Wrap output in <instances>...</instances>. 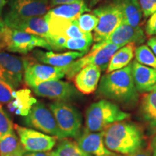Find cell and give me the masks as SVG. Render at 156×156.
<instances>
[{
	"label": "cell",
	"mask_w": 156,
	"mask_h": 156,
	"mask_svg": "<svg viewBox=\"0 0 156 156\" xmlns=\"http://www.w3.org/2000/svg\"><path fill=\"white\" fill-rule=\"evenodd\" d=\"M150 149H151V156H156V134L152 137Z\"/></svg>",
	"instance_id": "74e56055"
},
{
	"label": "cell",
	"mask_w": 156,
	"mask_h": 156,
	"mask_svg": "<svg viewBox=\"0 0 156 156\" xmlns=\"http://www.w3.org/2000/svg\"><path fill=\"white\" fill-rule=\"evenodd\" d=\"M23 73V58L5 52H0V78L15 89L22 83Z\"/></svg>",
	"instance_id": "5bb4252c"
},
{
	"label": "cell",
	"mask_w": 156,
	"mask_h": 156,
	"mask_svg": "<svg viewBox=\"0 0 156 156\" xmlns=\"http://www.w3.org/2000/svg\"><path fill=\"white\" fill-rule=\"evenodd\" d=\"M80 1V0H50V6L54 7V6L67 5V4H71L75 2Z\"/></svg>",
	"instance_id": "e575fe53"
},
{
	"label": "cell",
	"mask_w": 156,
	"mask_h": 156,
	"mask_svg": "<svg viewBox=\"0 0 156 156\" xmlns=\"http://www.w3.org/2000/svg\"><path fill=\"white\" fill-rule=\"evenodd\" d=\"M36 47L52 50L48 42L41 37L12 29L6 25L0 30V52L7 51L25 54Z\"/></svg>",
	"instance_id": "277c9868"
},
{
	"label": "cell",
	"mask_w": 156,
	"mask_h": 156,
	"mask_svg": "<svg viewBox=\"0 0 156 156\" xmlns=\"http://www.w3.org/2000/svg\"><path fill=\"white\" fill-rule=\"evenodd\" d=\"M49 108L55 117L63 139L77 138L80 134L83 118L77 108L68 102L55 101L50 103Z\"/></svg>",
	"instance_id": "8992f818"
},
{
	"label": "cell",
	"mask_w": 156,
	"mask_h": 156,
	"mask_svg": "<svg viewBox=\"0 0 156 156\" xmlns=\"http://www.w3.org/2000/svg\"><path fill=\"white\" fill-rule=\"evenodd\" d=\"M124 22L132 27H140L143 17L139 0H118Z\"/></svg>",
	"instance_id": "d4e9b609"
},
{
	"label": "cell",
	"mask_w": 156,
	"mask_h": 156,
	"mask_svg": "<svg viewBox=\"0 0 156 156\" xmlns=\"http://www.w3.org/2000/svg\"><path fill=\"white\" fill-rule=\"evenodd\" d=\"M6 3H7L6 0H0V16H1L2 13L3 9L6 5Z\"/></svg>",
	"instance_id": "b9f144b4"
},
{
	"label": "cell",
	"mask_w": 156,
	"mask_h": 156,
	"mask_svg": "<svg viewBox=\"0 0 156 156\" xmlns=\"http://www.w3.org/2000/svg\"><path fill=\"white\" fill-rule=\"evenodd\" d=\"M145 34L148 36H156V12L150 17L145 25Z\"/></svg>",
	"instance_id": "836d02e7"
},
{
	"label": "cell",
	"mask_w": 156,
	"mask_h": 156,
	"mask_svg": "<svg viewBox=\"0 0 156 156\" xmlns=\"http://www.w3.org/2000/svg\"><path fill=\"white\" fill-rule=\"evenodd\" d=\"M117 156V155H116ZM119 156H151V151H148L147 150H140L134 153L127 154V155H121Z\"/></svg>",
	"instance_id": "d590c367"
},
{
	"label": "cell",
	"mask_w": 156,
	"mask_h": 156,
	"mask_svg": "<svg viewBox=\"0 0 156 156\" xmlns=\"http://www.w3.org/2000/svg\"><path fill=\"white\" fill-rule=\"evenodd\" d=\"M134 56L140 64L156 69V56L147 45H140L136 47Z\"/></svg>",
	"instance_id": "4316f807"
},
{
	"label": "cell",
	"mask_w": 156,
	"mask_h": 156,
	"mask_svg": "<svg viewBox=\"0 0 156 156\" xmlns=\"http://www.w3.org/2000/svg\"><path fill=\"white\" fill-rule=\"evenodd\" d=\"M147 45L151 48V49L153 51L154 54H155L156 56V37H151L147 41Z\"/></svg>",
	"instance_id": "8d00e7d4"
},
{
	"label": "cell",
	"mask_w": 156,
	"mask_h": 156,
	"mask_svg": "<svg viewBox=\"0 0 156 156\" xmlns=\"http://www.w3.org/2000/svg\"><path fill=\"white\" fill-rule=\"evenodd\" d=\"M132 73L138 93H149L153 90L156 83V69L142 65L134 60L132 62Z\"/></svg>",
	"instance_id": "ffe728a7"
},
{
	"label": "cell",
	"mask_w": 156,
	"mask_h": 156,
	"mask_svg": "<svg viewBox=\"0 0 156 156\" xmlns=\"http://www.w3.org/2000/svg\"><path fill=\"white\" fill-rule=\"evenodd\" d=\"M130 114L122 110L112 101L106 99L93 103L85 112V128L89 132H102L114 123L124 121Z\"/></svg>",
	"instance_id": "3957f363"
},
{
	"label": "cell",
	"mask_w": 156,
	"mask_h": 156,
	"mask_svg": "<svg viewBox=\"0 0 156 156\" xmlns=\"http://www.w3.org/2000/svg\"><path fill=\"white\" fill-rule=\"evenodd\" d=\"M77 21L78 26L83 33L91 34V32L96 28L98 19L95 15L85 13L78 17Z\"/></svg>",
	"instance_id": "f546056e"
},
{
	"label": "cell",
	"mask_w": 156,
	"mask_h": 156,
	"mask_svg": "<svg viewBox=\"0 0 156 156\" xmlns=\"http://www.w3.org/2000/svg\"><path fill=\"white\" fill-rule=\"evenodd\" d=\"M101 72L100 67L92 64L83 67L74 78L77 90L86 95L95 92L100 82Z\"/></svg>",
	"instance_id": "ac0fdd59"
},
{
	"label": "cell",
	"mask_w": 156,
	"mask_h": 156,
	"mask_svg": "<svg viewBox=\"0 0 156 156\" xmlns=\"http://www.w3.org/2000/svg\"><path fill=\"white\" fill-rule=\"evenodd\" d=\"M85 53L80 51H68L64 53H54L51 51L44 52L41 50L33 51V56L37 61L44 64L56 67H65L78 58L85 56Z\"/></svg>",
	"instance_id": "d6986e66"
},
{
	"label": "cell",
	"mask_w": 156,
	"mask_h": 156,
	"mask_svg": "<svg viewBox=\"0 0 156 156\" xmlns=\"http://www.w3.org/2000/svg\"><path fill=\"white\" fill-rule=\"evenodd\" d=\"M93 42V35L92 34H88L86 36L83 37V38L67 39L64 46V48L83 52L86 54L88 52Z\"/></svg>",
	"instance_id": "83f0119b"
},
{
	"label": "cell",
	"mask_w": 156,
	"mask_h": 156,
	"mask_svg": "<svg viewBox=\"0 0 156 156\" xmlns=\"http://www.w3.org/2000/svg\"><path fill=\"white\" fill-rule=\"evenodd\" d=\"M23 63L25 83L31 88L45 82L58 80L65 77L64 67L38 64L28 58H23Z\"/></svg>",
	"instance_id": "9c48e42d"
},
{
	"label": "cell",
	"mask_w": 156,
	"mask_h": 156,
	"mask_svg": "<svg viewBox=\"0 0 156 156\" xmlns=\"http://www.w3.org/2000/svg\"><path fill=\"white\" fill-rule=\"evenodd\" d=\"M135 48L134 44H129L120 48L109 61L106 73H112L113 71L123 69L129 65L134 56Z\"/></svg>",
	"instance_id": "cb8c5ba5"
},
{
	"label": "cell",
	"mask_w": 156,
	"mask_h": 156,
	"mask_svg": "<svg viewBox=\"0 0 156 156\" xmlns=\"http://www.w3.org/2000/svg\"><path fill=\"white\" fill-rule=\"evenodd\" d=\"M101 1H102V0H87V2H88L87 5H88V7L90 8V7H94V6L96 5L97 4H98Z\"/></svg>",
	"instance_id": "60d3db41"
},
{
	"label": "cell",
	"mask_w": 156,
	"mask_h": 156,
	"mask_svg": "<svg viewBox=\"0 0 156 156\" xmlns=\"http://www.w3.org/2000/svg\"><path fill=\"white\" fill-rule=\"evenodd\" d=\"M80 151H81V149L78 146L77 142L64 138L51 153V156H74Z\"/></svg>",
	"instance_id": "f1b7e54d"
},
{
	"label": "cell",
	"mask_w": 156,
	"mask_h": 156,
	"mask_svg": "<svg viewBox=\"0 0 156 156\" xmlns=\"http://www.w3.org/2000/svg\"><path fill=\"white\" fill-rule=\"evenodd\" d=\"M5 26V23H4L3 20H2L1 18H0V30H1Z\"/></svg>",
	"instance_id": "ee69618b"
},
{
	"label": "cell",
	"mask_w": 156,
	"mask_h": 156,
	"mask_svg": "<svg viewBox=\"0 0 156 156\" xmlns=\"http://www.w3.org/2000/svg\"><path fill=\"white\" fill-rule=\"evenodd\" d=\"M25 125L44 133L62 140V135L58 127L53 113L41 102H36L29 114L25 116Z\"/></svg>",
	"instance_id": "ba28073f"
},
{
	"label": "cell",
	"mask_w": 156,
	"mask_h": 156,
	"mask_svg": "<svg viewBox=\"0 0 156 156\" xmlns=\"http://www.w3.org/2000/svg\"><path fill=\"white\" fill-rule=\"evenodd\" d=\"M93 14L98 19L93 35V41L95 43L103 42L124 20L122 8L118 0L99 6L93 9Z\"/></svg>",
	"instance_id": "52a82bcc"
},
{
	"label": "cell",
	"mask_w": 156,
	"mask_h": 156,
	"mask_svg": "<svg viewBox=\"0 0 156 156\" xmlns=\"http://www.w3.org/2000/svg\"><path fill=\"white\" fill-rule=\"evenodd\" d=\"M32 89L38 96L47 98L56 101L69 102L80 96L77 89L73 84L59 80L45 82Z\"/></svg>",
	"instance_id": "8fae6325"
},
{
	"label": "cell",
	"mask_w": 156,
	"mask_h": 156,
	"mask_svg": "<svg viewBox=\"0 0 156 156\" xmlns=\"http://www.w3.org/2000/svg\"><path fill=\"white\" fill-rule=\"evenodd\" d=\"M14 129L18 134L23 149L28 153L50 151L56 143L57 138L55 136L47 135L33 129L23 127L18 124H15Z\"/></svg>",
	"instance_id": "30bf717a"
},
{
	"label": "cell",
	"mask_w": 156,
	"mask_h": 156,
	"mask_svg": "<svg viewBox=\"0 0 156 156\" xmlns=\"http://www.w3.org/2000/svg\"><path fill=\"white\" fill-rule=\"evenodd\" d=\"M140 114L144 122L151 128L156 129V92L151 91L142 97Z\"/></svg>",
	"instance_id": "603a6c76"
},
{
	"label": "cell",
	"mask_w": 156,
	"mask_h": 156,
	"mask_svg": "<svg viewBox=\"0 0 156 156\" xmlns=\"http://www.w3.org/2000/svg\"><path fill=\"white\" fill-rule=\"evenodd\" d=\"M152 91H155V92H156V83H155V86L153 87V90H152Z\"/></svg>",
	"instance_id": "f6af8a7d"
},
{
	"label": "cell",
	"mask_w": 156,
	"mask_h": 156,
	"mask_svg": "<svg viewBox=\"0 0 156 156\" xmlns=\"http://www.w3.org/2000/svg\"><path fill=\"white\" fill-rule=\"evenodd\" d=\"M24 156H51V153L50 151L31 152V153H26Z\"/></svg>",
	"instance_id": "f35d334b"
},
{
	"label": "cell",
	"mask_w": 156,
	"mask_h": 156,
	"mask_svg": "<svg viewBox=\"0 0 156 156\" xmlns=\"http://www.w3.org/2000/svg\"><path fill=\"white\" fill-rule=\"evenodd\" d=\"M48 0H9L4 15L30 17H44L49 9Z\"/></svg>",
	"instance_id": "4fadbf2b"
},
{
	"label": "cell",
	"mask_w": 156,
	"mask_h": 156,
	"mask_svg": "<svg viewBox=\"0 0 156 156\" xmlns=\"http://www.w3.org/2000/svg\"><path fill=\"white\" fill-rule=\"evenodd\" d=\"M146 40V34L140 27L131 26L123 21L119 26L117 27L108 38L102 42L103 44H112L119 46L120 47L129 44L142 45Z\"/></svg>",
	"instance_id": "9a60e30c"
},
{
	"label": "cell",
	"mask_w": 156,
	"mask_h": 156,
	"mask_svg": "<svg viewBox=\"0 0 156 156\" xmlns=\"http://www.w3.org/2000/svg\"><path fill=\"white\" fill-rule=\"evenodd\" d=\"M37 102L28 89H21L15 91L13 99L7 104V108L13 114L20 116H26L34 105Z\"/></svg>",
	"instance_id": "44dd1931"
},
{
	"label": "cell",
	"mask_w": 156,
	"mask_h": 156,
	"mask_svg": "<svg viewBox=\"0 0 156 156\" xmlns=\"http://www.w3.org/2000/svg\"><path fill=\"white\" fill-rule=\"evenodd\" d=\"M3 21L8 28L41 37L46 41L50 36L48 23L44 16L20 17L4 15Z\"/></svg>",
	"instance_id": "7c38bea8"
},
{
	"label": "cell",
	"mask_w": 156,
	"mask_h": 156,
	"mask_svg": "<svg viewBox=\"0 0 156 156\" xmlns=\"http://www.w3.org/2000/svg\"><path fill=\"white\" fill-rule=\"evenodd\" d=\"M25 150L23 149V147H21L20 149H19L18 151L15 152L14 153L11 154L9 156H24L25 155Z\"/></svg>",
	"instance_id": "ab89813d"
},
{
	"label": "cell",
	"mask_w": 156,
	"mask_h": 156,
	"mask_svg": "<svg viewBox=\"0 0 156 156\" xmlns=\"http://www.w3.org/2000/svg\"><path fill=\"white\" fill-rule=\"evenodd\" d=\"M49 29V37H64L67 39L83 38L88 34H85L80 29L77 20H67L52 17L45 15Z\"/></svg>",
	"instance_id": "e0dca14e"
},
{
	"label": "cell",
	"mask_w": 156,
	"mask_h": 156,
	"mask_svg": "<svg viewBox=\"0 0 156 156\" xmlns=\"http://www.w3.org/2000/svg\"><path fill=\"white\" fill-rule=\"evenodd\" d=\"M77 143L82 151L94 156H116L106 147L103 132H89L86 129L77 137Z\"/></svg>",
	"instance_id": "2e32d148"
},
{
	"label": "cell",
	"mask_w": 156,
	"mask_h": 156,
	"mask_svg": "<svg viewBox=\"0 0 156 156\" xmlns=\"http://www.w3.org/2000/svg\"><path fill=\"white\" fill-rule=\"evenodd\" d=\"M14 130V125L0 104V137Z\"/></svg>",
	"instance_id": "1f68e13d"
},
{
	"label": "cell",
	"mask_w": 156,
	"mask_h": 156,
	"mask_svg": "<svg viewBox=\"0 0 156 156\" xmlns=\"http://www.w3.org/2000/svg\"><path fill=\"white\" fill-rule=\"evenodd\" d=\"M97 92L115 103L124 106L135 104L139 95L132 77V63L123 69L105 74L100 80Z\"/></svg>",
	"instance_id": "6da1fadb"
},
{
	"label": "cell",
	"mask_w": 156,
	"mask_h": 156,
	"mask_svg": "<svg viewBox=\"0 0 156 156\" xmlns=\"http://www.w3.org/2000/svg\"><path fill=\"white\" fill-rule=\"evenodd\" d=\"M89 11H90V8L85 0H80L71 4L57 6L50 9L46 15L58 18L77 20L81 15L84 14L85 12Z\"/></svg>",
	"instance_id": "7402d4cb"
},
{
	"label": "cell",
	"mask_w": 156,
	"mask_h": 156,
	"mask_svg": "<svg viewBox=\"0 0 156 156\" xmlns=\"http://www.w3.org/2000/svg\"><path fill=\"white\" fill-rule=\"evenodd\" d=\"M103 132L106 147L119 155H127L143 149L145 137L142 129L131 122H117Z\"/></svg>",
	"instance_id": "7a4b0ae2"
},
{
	"label": "cell",
	"mask_w": 156,
	"mask_h": 156,
	"mask_svg": "<svg viewBox=\"0 0 156 156\" xmlns=\"http://www.w3.org/2000/svg\"><path fill=\"white\" fill-rule=\"evenodd\" d=\"M23 147L14 130L0 137V156H9Z\"/></svg>",
	"instance_id": "484cf974"
},
{
	"label": "cell",
	"mask_w": 156,
	"mask_h": 156,
	"mask_svg": "<svg viewBox=\"0 0 156 156\" xmlns=\"http://www.w3.org/2000/svg\"><path fill=\"white\" fill-rule=\"evenodd\" d=\"M15 88L10 84L0 78V103H8L13 99Z\"/></svg>",
	"instance_id": "4dcf8cb0"
},
{
	"label": "cell",
	"mask_w": 156,
	"mask_h": 156,
	"mask_svg": "<svg viewBox=\"0 0 156 156\" xmlns=\"http://www.w3.org/2000/svg\"><path fill=\"white\" fill-rule=\"evenodd\" d=\"M139 2L145 17H151L156 12V0H139Z\"/></svg>",
	"instance_id": "d6a6232c"
},
{
	"label": "cell",
	"mask_w": 156,
	"mask_h": 156,
	"mask_svg": "<svg viewBox=\"0 0 156 156\" xmlns=\"http://www.w3.org/2000/svg\"><path fill=\"white\" fill-rule=\"evenodd\" d=\"M74 156H91V155L86 153H85V152L81 150V151H80L77 154H76V155H75Z\"/></svg>",
	"instance_id": "7bdbcfd3"
},
{
	"label": "cell",
	"mask_w": 156,
	"mask_h": 156,
	"mask_svg": "<svg viewBox=\"0 0 156 156\" xmlns=\"http://www.w3.org/2000/svg\"><path fill=\"white\" fill-rule=\"evenodd\" d=\"M120 48L122 47L112 44L95 43L88 54L64 67L65 77L68 80H73L83 67L91 64L100 67L102 72L106 71L112 56Z\"/></svg>",
	"instance_id": "5b68a950"
}]
</instances>
